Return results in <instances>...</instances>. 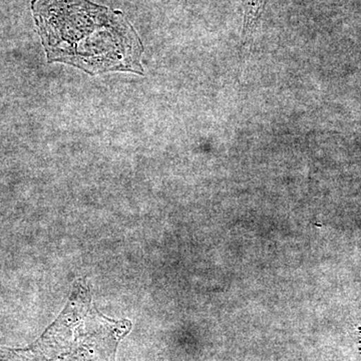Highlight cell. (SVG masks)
Instances as JSON below:
<instances>
[{
    "instance_id": "1",
    "label": "cell",
    "mask_w": 361,
    "mask_h": 361,
    "mask_svg": "<svg viewBox=\"0 0 361 361\" xmlns=\"http://www.w3.org/2000/svg\"><path fill=\"white\" fill-rule=\"evenodd\" d=\"M32 9L47 63H66L90 75H144V45L120 11L89 0H33Z\"/></svg>"
},
{
    "instance_id": "2",
    "label": "cell",
    "mask_w": 361,
    "mask_h": 361,
    "mask_svg": "<svg viewBox=\"0 0 361 361\" xmlns=\"http://www.w3.org/2000/svg\"><path fill=\"white\" fill-rule=\"evenodd\" d=\"M243 6V28H242V45L251 44L254 33L260 25L264 13L267 0H241Z\"/></svg>"
}]
</instances>
